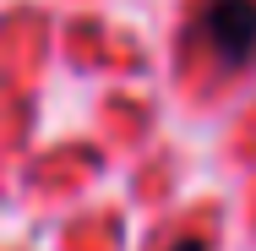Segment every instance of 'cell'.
I'll return each mask as SVG.
<instances>
[{
    "instance_id": "1",
    "label": "cell",
    "mask_w": 256,
    "mask_h": 251,
    "mask_svg": "<svg viewBox=\"0 0 256 251\" xmlns=\"http://www.w3.org/2000/svg\"><path fill=\"white\" fill-rule=\"evenodd\" d=\"M202 33L224 66H240L256 50V0H207L202 6Z\"/></svg>"
},
{
    "instance_id": "2",
    "label": "cell",
    "mask_w": 256,
    "mask_h": 251,
    "mask_svg": "<svg viewBox=\"0 0 256 251\" xmlns=\"http://www.w3.org/2000/svg\"><path fill=\"white\" fill-rule=\"evenodd\" d=\"M169 251H207L202 240H180V246H169Z\"/></svg>"
}]
</instances>
